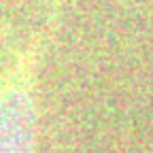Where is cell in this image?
Masks as SVG:
<instances>
[{
    "label": "cell",
    "instance_id": "cell-1",
    "mask_svg": "<svg viewBox=\"0 0 153 153\" xmlns=\"http://www.w3.org/2000/svg\"><path fill=\"white\" fill-rule=\"evenodd\" d=\"M36 70V43L0 62V153H34L38 132Z\"/></svg>",
    "mask_w": 153,
    "mask_h": 153
}]
</instances>
